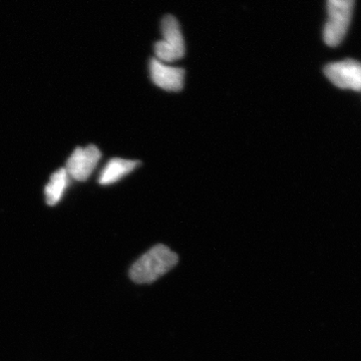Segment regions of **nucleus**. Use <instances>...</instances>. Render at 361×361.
I'll return each mask as SVG.
<instances>
[{"label":"nucleus","instance_id":"20e7f679","mask_svg":"<svg viewBox=\"0 0 361 361\" xmlns=\"http://www.w3.org/2000/svg\"><path fill=\"white\" fill-rule=\"evenodd\" d=\"M101 159L102 152L97 146L78 147L66 161V173L71 179L84 182L94 172Z\"/></svg>","mask_w":361,"mask_h":361},{"label":"nucleus","instance_id":"7ed1b4c3","mask_svg":"<svg viewBox=\"0 0 361 361\" xmlns=\"http://www.w3.org/2000/svg\"><path fill=\"white\" fill-rule=\"evenodd\" d=\"M163 39L155 44L156 59L165 63L179 61L185 54V42L179 23L174 16H167L161 21Z\"/></svg>","mask_w":361,"mask_h":361},{"label":"nucleus","instance_id":"39448f33","mask_svg":"<svg viewBox=\"0 0 361 361\" xmlns=\"http://www.w3.org/2000/svg\"><path fill=\"white\" fill-rule=\"evenodd\" d=\"M324 73L330 82L341 89L361 90V63L353 59L337 61L325 66Z\"/></svg>","mask_w":361,"mask_h":361},{"label":"nucleus","instance_id":"6e6552de","mask_svg":"<svg viewBox=\"0 0 361 361\" xmlns=\"http://www.w3.org/2000/svg\"><path fill=\"white\" fill-rule=\"evenodd\" d=\"M70 179L65 168L59 169L51 176L49 183L44 188L45 202L47 205H58L65 195Z\"/></svg>","mask_w":361,"mask_h":361},{"label":"nucleus","instance_id":"f03ea898","mask_svg":"<svg viewBox=\"0 0 361 361\" xmlns=\"http://www.w3.org/2000/svg\"><path fill=\"white\" fill-rule=\"evenodd\" d=\"M355 0H327V18L323 39L329 47H336L345 37L353 18Z\"/></svg>","mask_w":361,"mask_h":361},{"label":"nucleus","instance_id":"0eeeda50","mask_svg":"<svg viewBox=\"0 0 361 361\" xmlns=\"http://www.w3.org/2000/svg\"><path fill=\"white\" fill-rule=\"evenodd\" d=\"M141 165L139 161L114 158L106 164L99 176V184L102 186L116 184L126 176L134 172Z\"/></svg>","mask_w":361,"mask_h":361},{"label":"nucleus","instance_id":"423d86ee","mask_svg":"<svg viewBox=\"0 0 361 361\" xmlns=\"http://www.w3.org/2000/svg\"><path fill=\"white\" fill-rule=\"evenodd\" d=\"M152 82L168 92H180L184 87L185 71L152 59L149 65Z\"/></svg>","mask_w":361,"mask_h":361},{"label":"nucleus","instance_id":"f257e3e1","mask_svg":"<svg viewBox=\"0 0 361 361\" xmlns=\"http://www.w3.org/2000/svg\"><path fill=\"white\" fill-rule=\"evenodd\" d=\"M179 257L169 247L158 244L152 247L132 265L130 278L137 284H149L164 276L177 265Z\"/></svg>","mask_w":361,"mask_h":361}]
</instances>
